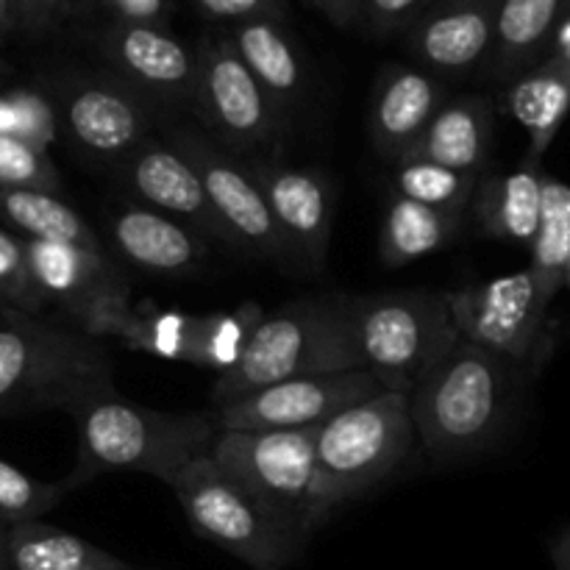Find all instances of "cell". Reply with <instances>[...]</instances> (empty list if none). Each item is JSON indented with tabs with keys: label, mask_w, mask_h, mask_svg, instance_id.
<instances>
[{
	"label": "cell",
	"mask_w": 570,
	"mask_h": 570,
	"mask_svg": "<svg viewBox=\"0 0 570 570\" xmlns=\"http://www.w3.org/2000/svg\"><path fill=\"white\" fill-rule=\"evenodd\" d=\"M417 445L410 393L384 390L321 426L315 495L323 518L393 476Z\"/></svg>",
	"instance_id": "7"
},
{
	"label": "cell",
	"mask_w": 570,
	"mask_h": 570,
	"mask_svg": "<svg viewBox=\"0 0 570 570\" xmlns=\"http://www.w3.org/2000/svg\"><path fill=\"white\" fill-rule=\"evenodd\" d=\"M70 415L78 429V460L67 476L72 490L100 473H148L173 488L220 432L215 415L148 410L117 390L92 395Z\"/></svg>",
	"instance_id": "2"
},
{
	"label": "cell",
	"mask_w": 570,
	"mask_h": 570,
	"mask_svg": "<svg viewBox=\"0 0 570 570\" xmlns=\"http://www.w3.org/2000/svg\"><path fill=\"white\" fill-rule=\"evenodd\" d=\"M239 59L256 81L276 100L284 115H293L306 95V65L301 48L282 20H250L223 28Z\"/></svg>",
	"instance_id": "24"
},
{
	"label": "cell",
	"mask_w": 570,
	"mask_h": 570,
	"mask_svg": "<svg viewBox=\"0 0 570 570\" xmlns=\"http://www.w3.org/2000/svg\"><path fill=\"white\" fill-rule=\"evenodd\" d=\"M0 220L26 239H56V243L106 248L87 220L59 198V193L31 187H0Z\"/></svg>",
	"instance_id": "29"
},
{
	"label": "cell",
	"mask_w": 570,
	"mask_h": 570,
	"mask_svg": "<svg viewBox=\"0 0 570 570\" xmlns=\"http://www.w3.org/2000/svg\"><path fill=\"white\" fill-rule=\"evenodd\" d=\"M195 111L206 134L237 156H282L289 117L262 89L226 31L198 45Z\"/></svg>",
	"instance_id": "10"
},
{
	"label": "cell",
	"mask_w": 570,
	"mask_h": 570,
	"mask_svg": "<svg viewBox=\"0 0 570 570\" xmlns=\"http://www.w3.org/2000/svg\"><path fill=\"white\" fill-rule=\"evenodd\" d=\"M98 50L111 76L137 89L150 104H189L198 92V50L170 28L106 22Z\"/></svg>",
	"instance_id": "16"
},
{
	"label": "cell",
	"mask_w": 570,
	"mask_h": 570,
	"mask_svg": "<svg viewBox=\"0 0 570 570\" xmlns=\"http://www.w3.org/2000/svg\"><path fill=\"white\" fill-rule=\"evenodd\" d=\"M259 184L289 262L304 271H323L334 228L332 184L321 170L293 167L282 156H239Z\"/></svg>",
	"instance_id": "15"
},
{
	"label": "cell",
	"mask_w": 570,
	"mask_h": 570,
	"mask_svg": "<svg viewBox=\"0 0 570 570\" xmlns=\"http://www.w3.org/2000/svg\"><path fill=\"white\" fill-rule=\"evenodd\" d=\"M532 267L546 293L557 298L570 271V184L554 176L543 178V212L532 243Z\"/></svg>",
	"instance_id": "30"
},
{
	"label": "cell",
	"mask_w": 570,
	"mask_h": 570,
	"mask_svg": "<svg viewBox=\"0 0 570 570\" xmlns=\"http://www.w3.org/2000/svg\"><path fill=\"white\" fill-rule=\"evenodd\" d=\"M499 9L501 0H438L406 31V48L440 78L484 70L493 56Z\"/></svg>",
	"instance_id": "18"
},
{
	"label": "cell",
	"mask_w": 570,
	"mask_h": 570,
	"mask_svg": "<svg viewBox=\"0 0 570 570\" xmlns=\"http://www.w3.org/2000/svg\"><path fill=\"white\" fill-rule=\"evenodd\" d=\"M568 11L570 0H501L493 56L484 72L493 81L510 83L551 56V42Z\"/></svg>",
	"instance_id": "25"
},
{
	"label": "cell",
	"mask_w": 570,
	"mask_h": 570,
	"mask_svg": "<svg viewBox=\"0 0 570 570\" xmlns=\"http://www.w3.org/2000/svg\"><path fill=\"white\" fill-rule=\"evenodd\" d=\"M460 340L527 365L543 340L551 295L532 267L449 293Z\"/></svg>",
	"instance_id": "12"
},
{
	"label": "cell",
	"mask_w": 570,
	"mask_h": 570,
	"mask_svg": "<svg viewBox=\"0 0 570 570\" xmlns=\"http://www.w3.org/2000/svg\"><path fill=\"white\" fill-rule=\"evenodd\" d=\"M445 81L426 67L387 65L371 100V139L384 156L404 159L445 106Z\"/></svg>",
	"instance_id": "20"
},
{
	"label": "cell",
	"mask_w": 570,
	"mask_h": 570,
	"mask_svg": "<svg viewBox=\"0 0 570 570\" xmlns=\"http://www.w3.org/2000/svg\"><path fill=\"white\" fill-rule=\"evenodd\" d=\"M6 72H9V65H6V61H3V56H0V78H3Z\"/></svg>",
	"instance_id": "47"
},
{
	"label": "cell",
	"mask_w": 570,
	"mask_h": 570,
	"mask_svg": "<svg viewBox=\"0 0 570 570\" xmlns=\"http://www.w3.org/2000/svg\"><path fill=\"white\" fill-rule=\"evenodd\" d=\"M384 384L371 371H340L295 376L267 384L245 399L215 410L217 426L232 432H276V429H321L340 412L382 395Z\"/></svg>",
	"instance_id": "13"
},
{
	"label": "cell",
	"mask_w": 570,
	"mask_h": 570,
	"mask_svg": "<svg viewBox=\"0 0 570 570\" xmlns=\"http://www.w3.org/2000/svg\"><path fill=\"white\" fill-rule=\"evenodd\" d=\"M109 245L122 262L154 276H189L204 262L209 239L195 228L148 209L126 204L109 215Z\"/></svg>",
	"instance_id": "21"
},
{
	"label": "cell",
	"mask_w": 570,
	"mask_h": 570,
	"mask_svg": "<svg viewBox=\"0 0 570 570\" xmlns=\"http://www.w3.org/2000/svg\"><path fill=\"white\" fill-rule=\"evenodd\" d=\"M106 390L115 379L98 337L20 312L0 321V415L72 412Z\"/></svg>",
	"instance_id": "3"
},
{
	"label": "cell",
	"mask_w": 570,
	"mask_h": 570,
	"mask_svg": "<svg viewBox=\"0 0 570 570\" xmlns=\"http://www.w3.org/2000/svg\"><path fill=\"white\" fill-rule=\"evenodd\" d=\"M504 109L527 128L529 156L540 161L560 134L570 111V65L560 56H546L527 72L512 78L504 92Z\"/></svg>",
	"instance_id": "26"
},
{
	"label": "cell",
	"mask_w": 570,
	"mask_h": 570,
	"mask_svg": "<svg viewBox=\"0 0 570 570\" xmlns=\"http://www.w3.org/2000/svg\"><path fill=\"white\" fill-rule=\"evenodd\" d=\"M0 301L20 315H39L45 298L28 271L26 237L0 226Z\"/></svg>",
	"instance_id": "34"
},
{
	"label": "cell",
	"mask_w": 570,
	"mask_h": 570,
	"mask_svg": "<svg viewBox=\"0 0 570 570\" xmlns=\"http://www.w3.org/2000/svg\"><path fill=\"white\" fill-rule=\"evenodd\" d=\"M551 562L557 570H570V529L557 534L551 543Z\"/></svg>",
	"instance_id": "41"
},
{
	"label": "cell",
	"mask_w": 570,
	"mask_h": 570,
	"mask_svg": "<svg viewBox=\"0 0 570 570\" xmlns=\"http://www.w3.org/2000/svg\"><path fill=\"white\" fill-rule=\"evenodd\" d=\"M521 365L460 340L410 393L417 445L451 462L493 449L515 417Z\"/></svg>",
	"instance_id": "1"
},
{
	"label": "cell",
	"mask_w": 570,
	"mask_h": 570,
	"mask_svg": "<svg viewBox=\"0 0 570 570\" xmlns=\"http://www.w3.org/2000/svg\"><path fill=\"white\" fill-rule=\"evenodd\" d=\"M262 321L265 309L254 301L226 312L193 315L181 309H161L150 301L134 304L128 293H122L100 301L78 328L98 340H117L122 348L139 354L209 367L220 376L243 360Z\"/></svg>",
	"instance_id": "5"
},
{
	"label": "cell",
	"mask_w": 570,
	"mask_h": 570,
	"mask_svg": "<svg viewBox=\"0 0 570 570\" xmlns=\"http://www.w3.org/2000/svg\"><path fill=\"white\" fill-rule=\"evenodd\" d=\"M551 53L560 56V59H566L570 65V11L566 14V20L560 22V28H557L554 42H551Z\"/></svg>",
	"instance_id": "42"
},
{
	"label": "cell",
	"mask_w": 570,
	"mask_h": 570,
	"mask_svg": "<svg viewBox=\"0 0 570 570\" xmlns=\"http://www.w3.org/2000/svg\"><path fill=\"white\" fill-rule=\"evenodd\" d=\"M173 493L198 538L209 540L248 568L284 570L304 554V540L284 529L209 454L184 468L173 482Z\"/></svg>",
	"instance_id": "9"
},
{
	"label": "cell",
	"mask_w": 570,
	"mask_h": 570,
	"mask_svg": "<svg viewBox=\"0 0 570 570\" xmlns=\"http://www.w3.org/2000/svg\"><path fill=\"white\" fill-rule=\"evenodd\" d=\"M70 490L67 479L42 482L22 473L11 462L0 460V523L14 527V523L42 521V515H48Z\"/></svg>",
	"instance_id": "33"
},
{
	"label": "cell",
	"mask_w": 570,
	"mask_h": 570,
	"mask_svg": "<svg viewBox=\"0 0 570 570\" xmlns=\"http://www.w3.org/2000/svg\"><path fill=\"white\" fill-rule=\"evenodd\" d=\"M566 287H570V271H568V284H566Z\"/></svg>",
	"instance_id": "48"
},
{
	"label": "cell",
	"mask_w": 570,
	"mask_h": 570,
	"mask_svg": "<svg viewBox=\"0 0 570 570\" xmlns=\"http://www.w3.org/2000/svg\"><path fill=\"white\" fill-rule=\"evenodd\" d=\"M543 167L532 159H523L515 170L482 173L471 204L482 232L532 248L543 212Z\"/></svg>",
	"instance_id": "22"
},
{
	"label": "cell",
	"mask_w": 570,
	"mask_h": 570,
	"mask_svg": "<svg viewBox=\"0 0 570 570\" xmlns=\"http://www.w3.org/2000/svg\"><path fill=\"white\" fill-rule=\"evenodd\" d=\"M120 176L137 204L195 228L209 243H228L226 226L212 209L198 173L167 139L150 137L139 145L120 165Z\"/></svg>",
	"instance_id": "17"
},
{
	"label": "cell",
	"mask_w": 570,
	"mask_h": 570,
	"mask_svg": "<svg viewBox=\"0 0 570 570\" xmlns=\"http://www.w3.org/2000/svg\"><path fill=\"white\" fill-rule=\"evenodd\" d=\"M317 432L321 429H220L209 449L212 460L304 543L326 523L315 495Z\"/></svg>",
	"instance_id": "8"
},
{
	"label": "cell",
	"mask_w": 570,
	"mask_h": 570,
	"mask_svg": "<svg viewBox=\"0 0 570 570\" xmlns=\"http://www.w3.org/2000/svg\"><path fill=\"white\" fill-rule=\"evenodd\" d=\"M92 9H100L109 22L120 26L170 28L173 0H95Z\"/></svg>",
	"instance_id": "38"
},
{
	"label": "cell",
	"mask_w": 570,
	"mask_h": 570,
	"mask_svg": "<svg viewBox=\"0 0 570 570\" xmlns=\"http://www.w3.org/2000/svg\"><path fill=\"white\" fill-rule=\"evenodd\" d=\"M462 220H465L462 212L434 209V206L395 195L384 215L379 259L387 267L412 265V262L454 243Z\"/></svg>",
	"instance_id": "27"
},
{
	"label": "cell",
	"mask_w": 570,
	"mask_h": 570,
	"mask_svg": "<svg viewBox=\"0 0 570 570\" xmlns=\"http://www.w3.org/2000/svg\"><path fill=\"white\" fill-rule=\"evenodd\" d=\"M122 570H134V568H131V566H128V568H122Z\"/></svg>",
	"instance_id": "49"
},
{
	"label": "cell",
	"mask_w": 570,
	"mask_h": 570,
	"mask_svg": "<svg viewBox=\"0 0 570 570\" xmlns=\"http://www.w3.org/2000/svg\"><path fill=\"white\" fill-rule=\"evenodd\" d=\"M11 31H17L14 26V14H11V3L9 0H0V45L6 42Z\"/></svg>",
	"instance_id": "43"
},
{
	"label": "cell",
	"mask_w": 570,
	"mask_h": 570,
	"mask_svg": "<svg viewBox=\"0 0 570 570\" xmlns=\"http://www.w3.org/2000/svg\"><path fill=\"white\" fill-rule=\"evenodd\" d=\"M59 106L39 89L20 87L0 92V137L48 150L59 137Z\"/></svg>",
	"instance_id": "32"
},
{
	"label": "cell",
	"mask_w": 570,
	"mask_h": 570,
	"mask_svg": "<svg viewBox=\"0 0 570 570\" xmlns=\"http://www.w3.org/2000/svg\"><path fill=\"white\" fill-rule=\"evenodd\" d=\"M438 0H360V22L376 37L406 33Z\"/></svg>",
	"instance_id": "36"
},
{
	"label": "cell",
	"mask_w": 570,
	"mask_h": 570,
	"mask_svg": "<svg viewBox=\"0 0 570 570\" xmlns=\"http://www.w3.org/2000/svg\"><path fill=\"white\" fill-rule=\"evenodd\" d=\"M360 367L351 328V298H301L265 315L243 360L215 379L212 401L223 406L284 379Z\"/></svg>",
	"instance_id": "4"
},
{
	"label": "cell",
	"mask_w": 570,
	"mask_h": 570,
	"mask_svg": "<svg viewBox=\"0 0 570 570\" xmlns=\"http://www.w3.org/2000/svg\"><path fill=\"white\" fill-rule=\"evenodd\" d=\"M126 562L100 546L50 527L26 521L9 527V570H122Z\"/></svg>",
	"instance_id": "28"
},
{
	"label": "cell",
	"mask_w": 570,
	"mask_h": 570,
	"mask_svg": "<svg viewBox=\"0 0 570 570\" xmlns=\"http://www.w3.org/2000/svg\"><path fill=\"white\" fill-rule=\"evenodd\" d=\"M28 271L45 304H56L72 317L76 328L89 312L111 295H122L126 278L106 248H83L56 239H26Z\"/></svg>",
	"instance_id": "19"
},
{
	"label": "cell",
	"mask_w": 570,
	"mask_h": 570,
	"mask_svg": "<svg viewBox=\"0 0 570 570\" xmlns=\"http://www.w3.org/2000/svg\"><path fill=\"white\" fill-rule=\"evenodd\" d=\"M95 0H70V14H83V11H92Z\"/></svg>",
	"instance_id": "45"
},
{
	"label": "cell",
	"mask_w": 570,
	"mask_h": 570,
	"mask_svg": "<svg viewBox=\"0 0 570 570\" xmlns=\"http://www.w3.org/2000/svg\"><path fill=\"white\" fill-rule=\"evenodd\" d=\"M9 315H14V312H11L9 306H6L3 301H0V321H6V317H9Z\"/></svg>",
	"instance_id": "46"
},
{
	"label": "cell",
	"mask_w": 570,
	"mask_h": 570,
	"mask_svg": "<svg viewBox=\"0 0 570 570\" xmlns=\"http://www.w3.org/2000/svg\"><path fill=\"white\" fill-rule=\"evenodd\" d=\"M200 17L220 26H237L250 20H282L287 22V0H189Z\"/></svg>",
	"instance_id": "37"
},
{
	"label": "cell",
	"mask_w": 570,
	"mask_h": 570,
	"mask_svg": "<svg viewBox=\"0 0 570 570\" xmlns=\"http://www.w3.org/2000/svg\"><path fill=\"white\" fill-rule=\"evenodd\" d=\"M306 3L315 6L321 14H326V20L340 28H351L354 22H360V0H306Z\"/></svg>",
	"instance_id": "40"
},
{
	"label": "cell",
	"mask_w": 570,
	"mask_h": 570,
	"mask_svg": "<svg viewBox=\"0 0 570 570\" xmlns=\"http://www.w3.org/2000/svg\"><path fill=\"white\" fill-rule=\"evenodd\" d=\"M165 139L195 167L234 248L259 259L293 265L259 184L237 154L187 122L167 126Z\"/></svg>",
	"instance_id": "11"
},
{
	"label": "cell",
	"mask_w": 570,
	"mask_h": 570,
	"mask_svg": "<svg viewBox=\"0 0 570 570\" xmlns=\"http://www.w3.org/2000/svg\"><path fill=\"white\" fill-rule=\"evenodd\" d=\"M150 100L117 76H87L65 83L59 117L87 156L120 167L150 139Z\"/></svg>",
	"instance_id": "14"
},
{
	"label": "cell",
	"mask_w": 570,
	"mask_h": 570,
	"mask_svg": "<svg viewBox=\"0 0 570 570\" xmlns=\"http://www.w3.org/2000/svg\"><path fill=\"white\" fill-rule=\"evenodd\" d=\"M493 104L482 98V95H460V98L445 100L443 109L434 115L423 137L417 139L415 148L406 156L438 161V165L451 167V170L482 176L490 148H493Z\"/></svg>",
	"instance_id": "23"
},
{
	"label": "cell",
	"mask_w": 570,
	"mask_h": 570,
	"mask_svg": "<svg viewBox=\"0 0 570 570\" xmlns=\"http://www.w3.org/2000/svg\"><path fill=\"white\" fill-rule=\"evenodd\" d=\"M351 328L362 367L393 393H412L460 343L449 293L429 289L351 298Z\"/></svg>",
	"instance_id": "6"
},
{
	"label": "cell",
	"mask_w": 570,
	"mask_h": 570,
	"mask_svg": "<svg viewBox=\"0 0 570 570\" xmlns=\"http://www.w3.org/2000/svg\"><path fill=\"white\" fill-rule=\"evenodd\" d=\"M476 173L451 170V167L438 165L429 159H406L399 161L395 167V195L399 198L417 200V204L434 206V209L462 212L465 215L468 206L473 204V195L479 187Z\"/></svg>",
	"instance_id": "31"
},
{
	"label": "cell",
	"mask_w": 570,
	"mask_h": 570,
	"mask_svg": "<svg viewBox=\"0 0 570 570\" xmlns=\"http://www.w3.org/2000/svg\"><path fill=\"white\" fill-rule=\"evenodd\" d=\"M9 3L17 31H26L28 37L48 33L65 17H70V0H9Z\"/></svg>",
	"instance_id": "39"
},
{
	"label": "cell",
	"mask_w": 570,
	"mask_h": 570,
	"mask_svg": "<svg viewBox=\"0 0 570 570\" xmlns=\"http://www.w3.org/2000/svg\"><path fill=\"white\" fill-rule=\"evenodd\" d=\"M0 187H31L59 193L61 178L48 150L20 139L0 137Z\"/></svg>",
	"instance_id": "35"
},
{
	"label": "cell",
	"mask_w": 570,
	"mask_h": 570,
	"mask_svg": "<svg viewBox=\"0 0 570 570\" xmlns=\"http://www.w3.org/2000/svg\"><path fill=\"white\" fill-rule=\"evenodd\" d=\"M0 570H9V527L0 523Z\"/></svg>",
	"instance_id": "44"
}]
</instances>
